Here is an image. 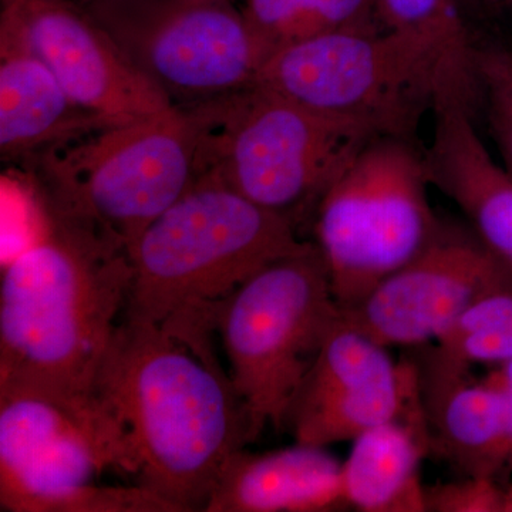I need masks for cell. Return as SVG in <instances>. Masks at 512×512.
<instances>
[{"label":"cell","instance_id":"1","mask_svg":"<svg viewBox=\"0 0 512 512\" xmlns=\"http://www.w3.org/2000/svg\"><path fill=\"white\" fill-rule=\"evenodd\" d=\"M45 210L43 235L3 264L0 392L59 404L127 456L119 424L97 399V380L126 311L128 254Z\"/></svg>","mask_w":512,"mask_h":512},{"label":"cell","instance_id":"2","mask_svg":"<svg viewBox=\"0 0 512 512\" xmlns=\"http://www.w3.org/2000/svg\"><path fill=\"white\" fill-rule=\"evenodd\" d=\"M140 484L180 512L204 511L225 464L256 439L220 362L154 323L121 319L97 380Z\"/></svg>","mask_w":512,"mask_h":512},{"label":"cell","instance_id":"3","mask_svg":"<svg viewBox=\"0 0 512 512\" xmlns=\"http://www.w3.org/2000/svg\"><path fill=\"white\" fill-rule=\"evenodd\" d=\"M309 244L288 218L201 175L128 251L131 284L123 316L154 323L215 360L212 335L221 303L266 265Z\"/></svg>","mask_w":512,"mask_h":512},{"label":"cell","instance_id":"4","mask_svg":"<svg viewBox=\"0 0 512 512\" xmlns=\"http://www.w3.org/2000/svg\"><path fill=\"white\" fill-rule=\"evenodd\" d=\"M47 210L127 252L200 178L192 111L97 128L30 160Z\"/></svg>","mask_w":512,"mask_h":512},{"label":"cell","instance_id":"5","mask_svg":"<svg viewBox=\"0 0 512 512\" xmlns=\"http://www.w3.org/2000/svg\"><path fill=\"white\" fill-rule=\"evenodd\" d=\"M187 107L200 136V177L217 178L296 228L313 220L329 188L379 138L258 84Z\"/></svg>","mask_w":512,"mask_h":512},{"label":"cell","instance_id":"6","mask_svg":"<svg viewBox=\"0 0 512 512\" xmlns=\"http://www.w3.org/2000/svg\"><path fill=\"white\" fill-rule=\"evenodd\" d=\"M255 84L377 137L412 140L446 101L474 110L427 47L390 30L332 33L286 47L266 60Z\"/></svg>","mask_w":512,"mask_h":512},{"label":"cell","instance_id":"7","mask_svg":"<svg viewBox=\"0 0 512 512\" xmlns=\"http://www.w3.org/2000/svg\"><path fill=\"white\" fill-rule=\"evenodd\" d=\"M340 318L315 242L266 265L221 303L215 330L256 439L286 427L303 380Z\"/></svg>","mask_w":512,"mask_h":512},{"label":"cell","instance_id":"8","mask_svg":"<svg viewBox=\"0 0 512 512\" xmlns=\"http://www.w3.org/2000/svg\"><path fill=\"white\" fill-rule=\"evenodd\" d=\"M429 187L423 151L406 138L379 137L326 192L313 215V242L339 309L362 301L440 237Z\"/></svg>","mask_w":512,"mask_h":512},{"label":"cell","instance_id":"9","mask_svg":"<svg viewBox=\"0 0 512 512\" xmlns=\"http://www.w3.org/2000/svg\"><path fill=\"white\" fill-rule=\"evenodd\" d=\"M104 28L174 106L254 86L266 60L229 0H141Z\"/></svg>","mask_w":512,"mask_h":512},{"label":"cell","instance_id":"10","mask_svg":"<svg viewBox=\"0 0 512 512\" xmlns=\"http://www.w3.org/2000/svg\"><path fill=\"white\" fill-rule=\"evenodd\" d=\"M0 39L39 57L74 104L104 126L174 106L109 29L69 0H0Z\"/></svg>","mask_w":512,"mask_h":512},{"label":"cell","instance_id":"11","mask_svg":"<svg viewBox=\"0 0 512 512\" xmlns=\"http://www.w3.org/2000/svg\"><path fill=\"white\" fill-rule=\"evenodd\" d=\"M512 291V269L474 232L444 227L423 254L384 278L340 319L386 348L436 343L468 308Z\"/></svg>","mask_w":512,"mask_h":512},{"label":"cell","instance_id":"12","mask_svg":"<svg viewBox=\"0 0 512 512\" xmlns=\"http://www.w3.org/2000/svg\"><path fill=\"white\" fill-rule=\"evenodd\" d=\"M106 470L127 473V464L99 431L42 397L0 392L2 511L60 512Z\"/></svg>","mask_w":512,"mask_h":512},{"label":"cell","instance_id":"13","mask_svg":"<svg viewBox=\"0 0 512 512\" xmlns=\"http://www.w3.org/2000/svg\"><path fill=\"white\" fill-rule=\"evenodd\" d=\"M414 349L431 454L466 477L503 478L512 467L504 393L491 384L474 383L471 366L443 355L434 343Z\"/></svg>","mask_w":512,"mask_h":512},{"label":"cell","instance_id":"14","mask_svg":"<svg viewBox=\"0 0 512 512\" xmlns=\"http://www.w3.org/2000/svg\"><path fill=\"white\" fill-rule=\"evenodd\" d=\"M474 110L439 104L423 151L431 187L443 192L470 222L478 239L512 269V180L485 147Z\"/></svg>","mask_w":512,"mask_h":512},{"label":"cell","instance_id":"15","mask_svg":"<svg viewBox=\"0 0 512 512\" xmlns=\"http://www.w3.org/2000/svg\"><path fill=\"white\" fill-rule=\"evenodd\" d=\"M342 463L326 447L242 448L225 464L205 512H329L348 508Z\"/></svg>","mask_w":512,"mask_h":512},{"label":"cell","instance_id":"16","mask_svg":"<svg viewBox=\"0 0 512 512\" xmlns=\"http://www.w3.org/2000/svg\"><path fill=\"white\" fill-rule=\"evenodd\" d=\"M109 127L77 107L42 60L19 43L0 39V156L30 160L73 138Z\"/></svg>","mask_w":512,"mask_h":512},{"label":"cell","instance_id":"17","mask_svg":"<svg viewBox=\"0 0 512 512\" xmlns=\"http://www.w3.org/2000/svg\"><path fill=\"white\" fill-rule=\"evenodd\" d=\"M430 454L424 410L360 434L340 473L346 505L363 512L427 511L420 466Z\"/></svg>","mask_w":512,"mask_h":512},{"label":"cell","instance_id":"18","mask_svg":"<svg viewBox=\"0 0 512 512\" xmlns=\"http://www.w3.org/2000/svg\"><path fill=\"white\" fill-rule=\"evenodd\" d=\"M423 412L412 357L400 360L396 375L328 399L292 407L286 427L296 443L328 447L353 441L380 424Z\"/></svg>","mask_w":512,"mask_h":512},{"label":"cell","instance_id":"19","mask_svg":"<svg viewBox=\"0 0 512 512\" xmlns=\"http://www.w3.org/2000/svg\"><path fill=\"white\" fill-rule=\"evenodd\" d=\"M241 12L266 60L316 37L386 30L375 0H244Z\"/></svg>","mask_w":512,"mask_h":512},{"label":"cell","instance_id":"20","mask_svg":"<svg viewBox=\"0 0 512 512\" xmlns=\"http://www.w3.org/2000/svg\"><path fill=\"white\" fill-rule=\"evenodd\" d=\"M384 29L430 50L458 92L477 106L476 52L457 0H375Z\"/></svg>","mask_w":512,"mask_h":512},{"label":"cell","instance_id":"21","mask_svg":"<svg viewBox=\"0 0 512 512\" xmlns=\"http://www.w3.org/2000/svg\"><path fill=\"white\" fill-rule=\"evenodd\" d=\"M399 367L400 360L393 359L389 348L339 318L303 380L292 407L389 379Z\"/></svg>","mask_w":512,"mask_h":512},{"label":"cell","instance_id":"22","mask_svg":"<svg viewBox=\"0 0 512 512\" xmlns=\"http://www.w3.org/2000/svg\"><path fill=\"white\" fill-rule=\"evenodd\" d=\"M434 345L463 365L512 362V291L474 303Z\"/></svg>","mask_w":512,"mask_h":512},{"label":"cell","instance_id":"23","mask_svg":"<svg viewBox=\"0 0 512 512\" xmlns=\"http://www.w3.org/2000/svg\"><path fill=\"white\" fill-rule=\"evenodd\" d=\"M477 106L512 180V50L490 47L476 52Z\"/></svg>","mask_w":512,"mask_h":512},{"label":"cell","instance_id":"24","mask_svg":"<svg viewBox=\"0 0 512 512\" xmlns=\"http://www.w3.org/2000/svg\"><path fill=\"white\" fill-rule=\"evenodd\" d=\"M505 485L494 477L430 485L424 487L426 508L430 512H505Z\"/></svg>","mask_w":512,"mask_h":512},{"label":"cell","instance_id":"25","mask_svg":"<svg viewBox=\"0 0 512 512\" xmlns=\"http://www.w3.org/2000/svg\"><path fill=\"white\" fill-rule=\"evenodd\" d=\"M93 15L100 23L116 18L140 0H69Z\"/></svg>","mask_w":512,"mask_h":512},{"label":"cell","instance_id":"26","mask_svg":"<svg viewBox=\"0 0 512 512\" xmlns=\"http://www.w3.org/2000/svg\"><path fill=\"white\" fill-rule=\"evenodd\" d=\"M484 382L491 384L495 389L501 390L512 399V362L498 365L494 372L485 377Z\"/></svg>","mask_w":512,"mask_h":512},{"label":"cell","instance_id":"27","mask_svg":"<svg viewBox=\"0 0 512 512\" xmlns=\"http://www.w3.org/2000/svg\"><path fill=\"white\" fill-rule=\"evenodd\" d=\"M481 6L498 12H512V0H476Z\"/></svg>","mask_w":512,"mask_h":512},{"label":"cell","instance_id":"28","mask_svg":"<svg viewBox=\"0 0 512 512\" xmlns=\"http://www.w3.org/2000/svg\"><path fill=\"white\" fill-rule=\"evenodd\" d=\"M505 512H512V483L505 485Z\"/></svg>","mask_w":512,"mask_h":512},{"label":"cell","instance_id":"29","mask_svg":"<svg viewBox=\"0 0 512 512\" xmlns=\"http://www.w3.org/2000/svg\"><path fill=\"white\" fill-rule=\"evenodd\" d=\"M187 2H195V0H187Z\"/></svg>","mask_w":512,"mask_h":512}]
</instances>
